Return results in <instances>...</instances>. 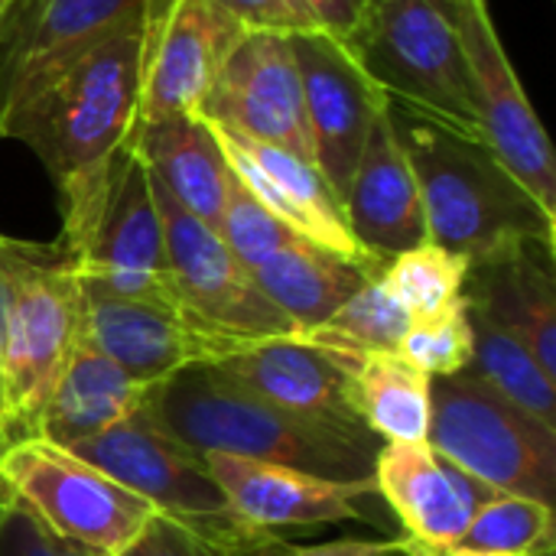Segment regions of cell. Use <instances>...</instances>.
<instances>
[{"mask_svg":"<svg viewBox=\"0 0 556 556\" xmlns=\"http://www.w3.org/2000/svg\"><path fill=\"white\" fill-rule=\"evenodd\" d=\"M140 49L143 13L91 42L0 114V137L26 143L59 192V244L68 257L85 248L114 160L137 127Z\"/></svg>","mask_w":556,"mask_h":556,"instance_id":"6da1fadb","label":"cell"},{"mask_svg":"<svg viewBox=\"0 0 556 556\" xmlns=\"http://www.w3.org/2000/svg\"><path fill=\"white\" fill-rule=\"evenodd\" d=\"M143 414L192 453H225L339 482L375 479L384 446L375 433H339L293 417L212 365H192L153 384Z\"/></svg>","mask_w":556,"mask_h":556,"instance_id":"7a4b0ae2","label":"cell"},{"mask_svg":"<svg viewBox=\"0 0 556 556\" xmlns=\"http://www.w3.org/2000/svg\"><path fill=\"white\" fill-rule=\"evenodd\" d=\"M388 117L414 166L430 244L469 264L525 241L556 244V215L544 212L482 137L450 130L394 101Z\"/></svg>","mask_w":556,"mask_h":556,"instance_id":"3957f363","label":"cell"},{"mask_svg":"<svg viewBox=\"0 0 556 556\" xmlns=\"http://www.w3.org/2000/svg\"><path fill=\"white\" fill-rule=\"evenodd\" d=\"M81 339V280L62 244L13 238V300L3 342L7 440L39 433L42 407Z\"/></svg>","mask_w":556,"mask_h":556,"instance_id":"277c9868","label":"cell"},{"mask_svg":"<svg viewBox=\"0 0 556 556\" xmlns=\"http://www.w3.org/2000/svg\"><path fill=\"white\" fill-rule=\"evenodd\" d=\"M72 453L140 495L156 515L225 554L244 556L277 538L248 525L212 479L205 459L163 433L143 410L72 446Z\"/></svg>","mask_w":556,"mask_h":556,"instance_id":"5b68a950","label":"cell"},{"mask_svg":"<svg viewBox=\"0 0 556 556\" xmlns=\"http://www.w3.org/2000/svg\"><path fill=\"white\" fill-rule=\"evenodd\" d=\"M0 479L23 511L85 556H121L156 518L104 469L42 437L10 443L0 456Z\"/></svg>","mask_w":556,"mask_h":556,"instance_id":"8992f818","label":"cell"},{"mask_svg":"<svg viewBox=\"0 0 556 556\" xmlns=\"http://www.w3.org/2000/svg\"><path fill=\"white\" fill-rule=\"evenodd\" d=\"M427 443L489 489L554 508L556 433L476 375L433 378Z\"/></svg>","mask_w":556,"mask_h":556,"instance_id":"52a82bcc","label":"cell"},{"mask_svg":"<svg viewBox=\"0 0 556 556\" xmlns=\"http://www.w3.org/2000/svg\"><path fill=\"white\" fill-rule=\"evenodd\" d=\"M352 55L388 101L482 137L459 36L437 0H375Z\"/></svg>","mask_w":556,"mask_h":556,"instance_id":"ba28073f","label":"cell"},{"mask_svg":"<svg viewBox=\"0 0 556 556\" xmlns=\"http://www.w3.org/2000/svg\"><path fill=\"white\" fill-rule=\"evenodd\" d=\"M163 225L169 287L179 313L231 352L277 336H296L293 323L264 296L254 274L231 254L215 228L189 215L153 176Z\"/></svg>","mask_w":556,"mask_h":556,"instance_id":"9c48e42d","label":"cell"},{"mask_svg":"<svg viewBox=\"0 0 556 556\" xmlns=\"http://www.w3.org/2000/svg\"><path fill=\"white\" fill-rule=\"evenodd\" d=\"M453 23L466 62L469 94L482 140L525 182V189L556 215V163L551 137L502 46L485 0H437Z\"/></svg>","mask_w":556,"mask_h":556,"instance_id":"30bf717a","label":"cell"},{"mask_svg":"<svg viewBox=\"0 0 556 556\" xmlns=\"http://www.w3.org/2000/svg\"><path fill=\"white\" fill-rule=\"evenodd\" d=\"M72 264L88 287L176 306L150 173L134 147L117 153L98 218Z\"/></svg>","mask_w":556,"mask_h":556,"instance_id":"8fae6325","label":"cell"},{"mask_svg":"<svg viewBox=\"0 0 556 556\" xmlns=\"http://www.w3.org/2000/svg\"><path fill=\"white\" fill-rule=\"evenodd\" d=\"M244 29L208 0H147L137 127L199 114L215 75Z\"/></svg>","mask_w":556,"mask_h":556,"instance_id":"7c38bea8","label":"cell"},{"mask_svg":"<svg viewBox=\"0 0 556 556\" xmlns=\"http://www.w3.org/2000/svg\"><path fill=\"white\" fill-rule=\"evenodd\" d=\"M199 117L235 137L313 160L293 36L244 33L215 75Z\"/></svg>","mask_w":556,"mask_h":556,"instance_id":"4fadbf2b","label":"cell"},{"mask_svg":"<svg viewBox=\"0 0 556 556\" xmlns=\"http://www.w3.org/2000/svg\"><path fill=\"white\" fill-rule=\"evenodd\" d=\"M231 502V508L254 525L257 531L283 538V531L300 528H319V525H339V521H368L384 525V502L375 489V479L368 482H339L323 479L313 472L274 466V463H254L241 456L225 453H199Z\"/></svg>","mask_w":556,"mask_h":556,"instance_id":"5bb4252c","label":"cell"},{"mask_svg":"<svg viewBox=\"0 0 556 556\" xmlns=\"http://www.w3.org/2000/svg\"><path fill=\"white\" fill-rule=\"evenodd\" d=\"M293 52L303 81L313 163L342 199L368 130L388 108V98L365 75L358 59L319 29L293 36Z\"/></svg>","mask_w":556,"mask_h":556,"instance_id":"9a60e30c","label":"cell"},{"mask_svg":"<svg viewBox=\"0 0 556 556\" xmlns=\"http://www.w3.org/2000/svg\"><path fill=\"white\" fill-rule=\"evenodd\" d=\"M218 143L225 150V160L235 173V179L293 235L303 241L326 248L345 261H355L362 267L381 270L371 254L358 248V241L349 231L342 199L329 186V179L319 173V166L300 153H290L274 143H257L235 137L228 130H218Z\"/></svg>","mask_w":556,"mask_h":556,"instance_id":"2e32d148","label":"cell"},{"mask_svg":"<svg viewBox=\"0 0 556 556\" xmlns=\"http://www.w3.org/2000/svg\"><path fill=\"white\" fill-rule=\"evenodd\" d=\"M81 332L140 384H160L182 368L215 365L231 355L228 345L199 332L176 306L117 296L88 283H81Z\"/></svg>","mask_w":556,"mask_h":556,"instance_id":"e0dca14e","label":"cell"},{"mask_svg":"<svg viewBox=\"0 0 556 556\" xmlns=\"http://www.w3.org/2000/svg\"><path fill=\"white\" fill-rule=\"evenodd\" d=\"M147 0H10L0 16V114Z\"/></svg>","mask_w":556,"mask_h":556,"instance_id":"ac0fdd59","label":"cell"},{"mask_svg":"<svg viewBox=\"0 0 556 556\" xmlns=\"http://www.w3.org/2000/svg\"><path fill=\"white\" fill-rule=\"evenodd\" d=\"M375 489L404 528V538L424 551L450 547L469 518L498 495L443 459L430 443H384L375 463Z\"/></svg>","mask_w":556,"mask_h":556,"instance_id":"d6986e66","label":"cell"},{"mask_svg":"<svg viewBox=\"0 0 556 556\" xmlns=\"http://www.w3.org/2000/svg\"><path fill=\"white\" fill-rule=\"evenodd\" d=\"M212 368L293 417L339 433H371L349 401V371L303 336L251 342Z\"/></svg>","mask_w":556,"mask_h":556,"instance_id":"ffe728a7","label":"cell"},{"mask_svg":"<svg viewBox=\"0 0 556 556\" xmlns=\"http://www.w3.org/2000/svg\"><path fill=\"white\" fill-rule=\"evenodd\" d=\"M352 238L378 264L427 244V215L414 166L401 147L388 108L368 130L342 195Z\"/></svg>","mask_w":556,"mask_h":556,"instance_id":"44dd1931","label":"cell"},{"mask_svg":"<svg viewBox=\"0 0 556 556\" xmlns=\"http://www.w3.org/2000/svg\"><path fill=\"white\" fill-rule=\"evenodd\" d=\"M556 244L525 241L492 257L472 261L463 300L505 332H511L541 371L556 381Z\"/></svg>","mask_w":556,"mask_h":556,"instance_id":"7402d4cb","label":"cell"},{"mask_svg":"<svg viewBox=\"0 0 556 556\" xmlns=\"http://www.w3.org/2000/svg\"><path fill=\"white\" fill-rule=\"evenodd\" d=\"M127 147H134L147 173L189 215L218 231L231 189V166L208 121L199 114L160 117L134 127Z\"/></svg>","mask_w":556,"mask_h":556,"instance_id":"603a6c76","label":"cell"},{"mask_svg":"<svg viewBox=\"0 0 556 556\" xmlns=\"http://www.w3.org/2000/svg\"><path fill=\"white\" fill-rule=\"evenodd\" d=\"M153 384L134 381L124 368L104 358L81 332L65 371L59 375L42 417L39 433L55 446H78L143 410Z\"/></svg>","mask_w":556,"mask_h":556,"instance_id":"cb8c5ba5","label":"cell"},{"mask_svg":"<svg viewBox=\"0 0 556 556\" xmlns=\"http://www.w3.org/2000/svg\"><path fill=\"white\" fill-rule=\"evenodd\" d=\"M251 274L264 296L293 323L296 336H303L323 326L378 270L296 238L264 257Z\"/></svg>","mask_w":556,"mask_h":556,"instance_id":"d4e9b609","label":"cell"},{"mask_svg":"<svg viewBox=\"0 0 556 556\" xmlns=\"http://www.w3.org/2000/svg\"><path fill=\"white\" fill-rule=\"evenodd\" d=\"M349 401L381 443H427L433 378L397 352H371L349 368Z\"/></svg>","mask_w":556,"mask_h":556,"instance_id":"484cf974","label":"cell"},{"mask_svg":"<svg viewBox=\"0 0 556 556\" xmlns=\"http://www.w3.org/2000/svg\"><path fill=\"white\" fill-rule=\"evenodd\" d=\"M469 323H472V365L466 371L556 433L554 378L541 371V365L511 332H505L479 309H469Z\"/></svg>","mask_w":556,"mask_h":556,"instance_id":"4316f807","label":"cell"},{"mask_svg":"<svg viewBox=\"0 0 556 556\" xmlns=\"http://www.w3.org/2000/svg\"><path fill=\"white\" fill-rule=\"evenodd\" d=\"M410 313L381 280V270L362 283L323 326L303 332V339L326 355H332L342 368L371 352H397L404 332L410 329Z\"/></svg>","mask_w":556,"mask_h":556,"instance_id":"83f0119b","label":"cell"},{"mask_svg":"<svg viewBox=\"0 0 556 556\" xmlns=\"http://www.w3.org/2000/svg\"><path fill=\"white\" fill-rule=\"evenodd\" d=\"M433 556H547L556 554L554 508L525 495H492L466 531Z\"/></svg>","mask_w":556,"mask_h":556,"instance_id":"f1b7e54d","label":"cell"},{"mask_svg":"<svg viewBox=\"0 0 556 556\" xmlns=\"http://www.w3.org/2000/svg\"><path fill=\"white\" fill-rule=\"evenodd\" d=\"M466 270H469L466 257L427 241L420 248H410V251L391 257L381 267V280L388 283V290L401 300V306L417 323V319L437 316L463 300Z\"/></svg>","mask_w":556,"mask_h":556,"instance_id":"f546056e","label":"cell"},{"mask_svg":"<svg viewBox=\"0 0 556 556\" xmlns=\"http://www.w3.org/2000/svg\"><path fill=\"white\" fill-rule=\"evenodd\" d=\"M397 355L427 378L466 371L472 365V323L466 303L459 300L437 316L410 323L397 345Z\"/></svg>","mask_w":556,"mask_h":556,"instance_id":"4dcf8cb0","label":"cell"},{"mask_svg":"<svg viewBox=\"0 0 556 556\" xmlns=\"http://www.w3.org/2000/svg\"><path fill=\"white\" fill-rule=\"evenodd\" d=\"M222 241L231 248V254L254 270L264 257H270L274 251L287 248L290 241H296L300 235H293L287 225H280L231 173V189H228V202H225V215L218 225Z\"/></svg>","mask_w":556,"mask_h":556,"instance_id":"1f68e13d","label":"cell"},{"mask_svg":"<svg viewBox=\"0 0 556 556\" xmlns=\"http://www.w3.org/2000/svg\"><path fill=\"white\" fill-rule=\"evenodd\" d=\"M228 13L244 33H280L300 36L319 29L303 0H208Z\"/></svg>","mask_w":556,"mask_h":556,"instance_id":"d6a6232c","label":"cell"},{"mask_svg":"<svg viewBox=\"0 0 556 556\" xmlns=\"http://www.w3.org/2000/svg\"><path fill=\"white\" fill-rule=\"evenodd\" d=\"M244 556H414V544L407 538H342L329 544L296 547L287 538H274L270 544Z\"/></svg>","mask_w":556,"mask_h":556,"instance_id":"836d02e7","label":"cell"},{"mask_svg":"<svg viewBox=\"0 0 556 556\" xmlns=\"http://www.w3.org/2000/svg\"><path fill=\"white\" fill-rule=\"evenodd\" d=\"M0 556H85L62 541H55L29 511H23L16 502L0 521Z\"/></svg>","mask_w":556,"mask_h":556,"instance_id":"e575fe53","label":"cell"},{"mask_svg":"<svg viewBox=\"0 0 556 556\" xmlns=\"http://www.w3.org/2000/svg\"><path fill=\"white\" fill-rule=\"evenodd\" d=\"M121 556H231L225 554V551H218V547H212L208 541H202V538H195V534H189L186 528H179V525H173L169 518H163V515H156L147 528H143V534L124 551Z\"/></svg>","mask_w":556,"mask_h":556,"instance_id":"d590c367","label":"cell"},{"mask_svg":"<svg viewBox=\"0 0 556 556\" xmlns=\"http://www.w3.org/2000/svg\"><path fill=\"white\" fill-rule=\"evenodd\" d=\"M306 10L313 13L319 33L332 36L336 42H342L349 52L355 49V42L365 33V23L375 10V0H303Z\"/></svg>","mask_w":556,"mask_h":556,"instance_id":"8d00e7d4","label":"cell"},{"mask_svg":"<svg viewBox=\"0 0 556 556\" xmlns=\"http://www.w3.org/2000/svg\"><path fill=\"white\" fill-rule=\"evenodd\" d=\"M10 300H13V238L0 235V427H3V417H7V401H3V342H7Z\"/></svg>","mask_w":556,"mask_h":556,"instance_id":"74e56055","label":"cell"},{"mask_svg":"<svg viewBox=\"0 0 556 556\" xmlns=\"http://www.w3.org/2000/svg\"><path fill=\"white\" fill-rule=\"evenodd\" d=\"M10 505H13L10 492H7V489H0V521H3V515L10 511Z\"/></svg>","mask_w":556,"mask_h":556,"instance_id":"f35d334b","label":"cell"},{"mask_svg":"<svg viewBox=\"0 0 556 556\" xmlns=\"http://www.w3.org/2000/svg\"><path fill=\"white\" fill-rule=\"evenodd\" d=\"M7 446H10V440H7V433H3V427H0V456H3V450H7ZM0 489H7V485H3V479H0Z\"/></svg>","mask_w":556,"mask_h":556,"instance_id":"ab89813d","label":"cell"},{"mask_svg":"<svg viewBox=\"0 0 556 556\" xmlns=\"http://www.w3.org/2000/svg\"><path fill=\"white\" fill-rule=\"evenodd\" d=\"M410 544H414V541H410ZM414 556H433V554H430V551H424V547H417V544H414ZM547 556H556V554H547Z\"/></svg>","mask_w":556,"mask_h":556,"instance_id":"60d3db41","label":"cell"},{"mask_svg":"<svg viewBox=\"0 0 556 556\" xmlns=\"http://www.w3.org/2000/svg\"><path fill=\"white\" fill-rule=\"evenodd\" d=\"M7 3H10V0H0V16H3V10H7Z\"/></svg>","mask_w":556,"mask_h":556,"instance_id":"b9f144b4","label":"cell"}]
</instances>
